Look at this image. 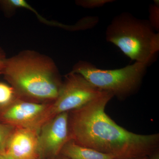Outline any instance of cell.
Instances as JSON below:
<instances>
[{"label": "cell", "instance_id": "cell-1", "mask_svg": "<svg viewBox=\"0 0 159 159\" xmlns=\"http://www.w3.org/2000/svg\"><path fill=\"white\" fill-rule=\"evenodd\" d=\"M113 97L109 92L102 91L87 104L69 112V140L116 159L150 155L158 148L159 134H139L117 124L105 112L107 104Z\"/></svg>", "mask_w": 159, "mask_h": 159}, {"label": "cell", "instance_id": "cell-2", "mask_svg": "<svg viewBox=\"0 0 159 159\" xmlns=\"http://www.w3.org/2000/svg\"><path fill=\"white\" fill-rule=\"evenodd\" d=\"M2 75L17 98L36 103H53L63 82L54 60L33 50L7 58Z\"/></svg>", "mask_w": 159, "mask_h": 159}, {"label": "cell", "instance_id": "cell-3", "mask_svg": "<svg viewBox=\"0 0 159 159\" xmlns=\"http://www.w3.org/2000/svg\"><path fill=\"white\" fill-rule=\"evenodd\" d=\"M106 39L135 62L150 65L159 51V33L148 20L138 18L128 12L114 17L107 28Z\"/></svg>", "mask_w": 159, "mask_h": 159}, {"label": "cell", "instance_id": "cell-4", "mask_svg": "<svg viewBox=\"0 0 159 159\" xmlns=\"http://www.w3.org/2000/svg\"><path fill=\"white\" fill-rule=\"evenodd\" d=\"M149 65L135 62L122 68L107 70L98 68L88 61H80L71 72L82 75L100 90L109 92L114 97L122 99L138 91Z\"/></svg>", "mask_w": 159, "mask_h": 159}, {"label": "cell", "instance_id": "cell-5", "mask_svg": "<svg viewBox=\"0 0 159 159\" xmlns=\"http://www.w3.org/2000/svg\"><path fill=\"white\" fill-rule=\"evenodd\" d=\"M102 91L80 74L70 72L65 76L57 99L51 103L50 118L80 108L99 96Z\"/></svg>", "mask_w": 159, "mask_h": 159}, {"label": "cell", "instance_id": "cell-6", "mask_svg": "<svg viewBox=\"0 0 159 159\" xmlns=\"http://www.w3.org/2000/svg\"><path fill=\"white\" fill-rule=\"evenodd\" d=\"M51 103H39L16 98L9 105L0 107V123L15 128L39 130L50 119Z\"/></svg>", "mask_w": 159, "mask_h": 159}, {"label": "cell", "instance_id": "cell-7", "mask_svg": "<svg viewBox=\"0 0 159 159\" xmlns=\"http://www.w3.org/2000/svg\"><path fill=\"white\" fill-rule=\"evenodd\" d=\"M68 112L58 114L43 124L38 136L40 158L59 155L69 140Z\"/></svg>", "mask_w": 159, "mask_h": 159}, {"label": "cell", "instance_id": "cell-8", "mask_svg": "<svg viewBox=\"0 0 159 159\" xmlns=\"http://www.w3.org/2000/svg\"><path fill=\"white\" fill-rule=\"evenodd\" d=\"M39 132L36 129L15 128L7 143L6 152L14 159L40 157Z\"/></svg>", "mask_w": 159, "mask_h": 159}, {"label": "cell", "instance_id": "cell-9", "mask_svg": "<svg viewBox=\"0 0 159 159\" xmlns=\"http://www.w3.org/2000/svg\"><path fill=\"white\" fill-rule=\"evenodd\" d=\"M60 154L69 159H116L113 156L77 145L71 140L67 142Z\"/></svg>", "mask_w": 159, "mask_h": 159}, {"label": "cell", "instance_id": "cell-10", "mask_svg": "<svg viewBox=\"0 0 159 159\" xmlns=\"http://www.w3.org/2000/svg\"><path fill=\"white\" fill-rule=\"evenodd\" d=\"M16 98L15 92L11 86L0 82V107L9 105Z\"/></svg>", "mask_w": 159, "mask_h": 159}, {"label": "cell", "instance_id": "cell-11", "mask_svg": "<svg viewBox=\"0 0 159 159\" xmlns=\"http://www.w3.org/2000/svg\"><path fill=\"white\" fill-rule=\"evenodd\" d=\"M149 16L148 20L152 28L159 32V1L154 0L153 4L149 5L148 8Z\"/></svg>", "mask_w": 159, "mask_h": 159}, {"label": "cell", "instance_id": "cell-12", "mask_svg": "<svg viewBox=\"0 0 159 159\" xmlns=\"http://www.w3.org/2000/svg\"><path fill=\"white\" fill-rule=\"evenodd\" d=\"M15 127L0 123V152H6L7 143Z\"/></svg>", "mask_w": 159, "mask_h": 159}, {"label": "cell", "instance_id": "cell-13", "mask_svg": "<svg viewBox=\"0 0 159 159\" xmlns=\"http://www.w3.org/2000/svg\"><path fill=\"white\" fill-rule=\"evenodd\" d=\"M115 0H77L76 5L86 9H94L102 7L108 3L113 2Z\"/></svg>", "mask_w": 159, "mask_h": 159}, {"label": "cell", "instance_id": "cell-14", "mask_svg": "<svg viewBox=\"0 0 159 159\" xmlns=\"http://www.w3.org/2000/svg\"><path fill=\"white\" fill-rule=\"evenodd\" d=\"M7 58L6 52L0 47V75H2L3 70L5 67V63Z\"/></svg>", "mask_w": 159, "mask_h": 159}, {"label": "cell", "instance_id": "cell-15", "mask_svg": "<svg viewBox=\"0 0 159 159\" xmlns=\"http://www.w3.org/2000/svg\"><path fill=\"white\" fill-rule=\"evenodd\" d=\"M0 159H14L8 154L6 152H0Z\"/></svg>", "mask_w": 159, "mask_h": 159}, {"label": "cell", "instance_id": "cell-16", "mask_svg": "<svg viewBox=\"0 0 159 159\" xmlns=\"http://www.w3.org/2000/svg\"><path fill=\"white\" fill-rule=\"evenodd\" d=\"M153 159H159L158 156H157L155 157Z\"/></svg>", "mask_w": 159, "mask_h": 159}, {"label": "cell", "instance_id": "cell-17", "mask_svg": "<svg viewBox=\"0 0 159 159\" xmlns=\"http://www.w3.org/2000/svg\"><path fill=\"white\" fill-rule=\"evenodd\" d=\"M136 159H148V158H147V157H145L142 158Z\"/></svg>", "mask_w": 159, "mask_h": 159}, {"label": "cell", "instance_id": "cell-18", "mask_svg": "<svg viewBox=\"0 0 159 159\" xmlns=\"http://www.w3.org/2000/svg\"><path fill=\"white\" fill-rule=\"evenodd\" d=\"M60 159H69L67 158H66V157H61V158Z\"/></svg>", "mask_w": 159, "mask_h": 159}, {"label": "cell", "instance_id": "cell-19", "mask_svg": "<svg viewBox=\"0 0 159 159\" xmlns=\"http://www.w3.org/2000/svg\"><path fill=\"white\" fill-rule=\"evenodd\" d=\"M32 159H41V158L40 157H37V158H35Z\"/></svg>", "mask_w": 159, "mask_h": 159}]
</instances>
